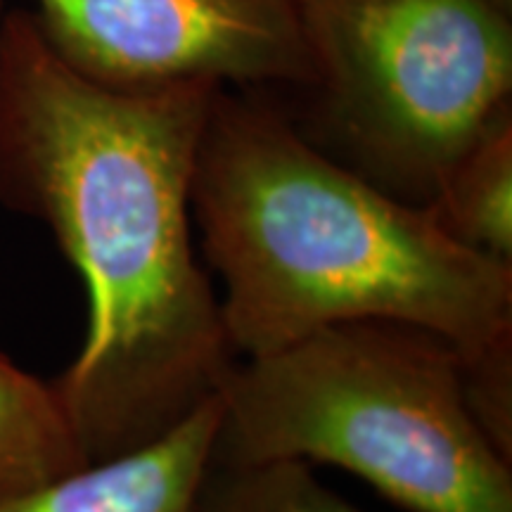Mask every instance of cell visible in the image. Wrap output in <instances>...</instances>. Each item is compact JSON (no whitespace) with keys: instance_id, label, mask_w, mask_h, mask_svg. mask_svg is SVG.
Listing matches in <instances>:
<instances>
[{"instance_id":"cell-5","label":"cell","mask_w":512,"mask_h":512,"mask_svg":"<svg viewBox=\"0 0 512 512\" xmlns=\"http://www.w3.org/2000/svg\"><path fill=\"white\" fill-rule=\"evenodd\" d=\"M48 46L121 91L214 83L299 88L309 57L297 0H34Z\"/></svg>"},{"instance_id":"cell-9","label":"cell","mask_w":512,"mask_h":512,"mask_svg":"<svg viewBox=\"0 0 512 512\" xmlns=\"http://www.w3.org/2000/svg\"><path fill=\"white\" fill-rule=\"evenodd\" d=\"M197 512H361L299 460L211 465Z\"/></svg>"},{"instance_id":"cell-2","label":"cell","mask_w":512,"mask_h":512,"mask_svg":"<svg viewBox=\"0 0 512 512\" xmlns=\"http://www.w3.org/2000/svg\"><path fill=\"white\" fill-rule=\"evenodd\" d=\"M190 202L235 356L349 320L418 325L460 351L482 418L512 420V264L358 176L252 91H216Z\"/></svg>"},{"instance_id":"cell-7","label":"cell","mask_w":512,"mask_h":512,"mask_svg":"<svg viewBox=\"0 0 512 512\" xmlns=\"http://www.w3.org/2000/svg\"><path fill=\"white\" fill-rule=\"evenodd\" d=\"M88 463L55 384L29 375L0 351V501Z\"/></svg>"},{"instance_id":"cell-10","label":"cell","mask_w":512,"mask_h":512,"mask_svg":"<svg viewBox=\"0 0 512 512\" xmlns=\"http://www.w3.org/2000/svg\"><path fill=\"white\" fill-rule=\"evenodd\" d=\"M3 15H5V8H3V0H0V22H3Z\"/></svg>"},{"instance_id":"cell-3","label":"cell","mask_w":512,"mask_h":512,"mask_svg":"<svg viewBox=\"0 0 512 512\" xmlns=\"http://www.w3.org/2000/svg\"><path fill=\"white\" fill-rule=\"evenodd\" d=\"M219 403L216 465H335L408 512H512V456L479 418L460 351L432 330L328 325L238 358Z\"/></svg>"},{"instance_id":"cell-6","label":"cell","mask_w":512,"mask_h":512,"mask_svg":"<svg viewBox=\"0 0 512 512\" xmlns=\"http://www.w3.org/2000/svg\"><path fill=\"white\" fill-rule=\"evenodd\" d=\"M219 425L216 394L150 444L3 498L0 512H197Z\"/></svg>"},{"instance_id":"cell-8","label":"cell","mask_w":512,"mask_h":512,"mask_svg":"<svg viewBox=\"0 0 512 512\" xmlns=\"http://www.w3.org/2000/svg\"><path fill=\"white\" fill-rule=\"evenodd\" d=\"M427 209L448 235L512 264V112L453 164Z\"/></svg>"},{"instance_id":"cell-4","label":"cell","mask_w":512,"mask_h":512,"mask_svg":"<svg viewBox=\"0 0 512 512\" xmlns=\"http://www.w3.org/2000/svg\"><path fill=\"white\" fill-rule=\"evenodd\" d=\"M313 145L427 207L512 112V0H297Z\"/></svg>"},{"instance_id":"cell-1","label":"cell","mask_w":512,"mask_h":512,"mask_svg":"<svg viewBox=\"0 0 512 512\" xmlns=\"http://www.w3.org/2000/svg\"><path fill=\"white\" fill-rule=\"evenodd\" d=\"M219 88L102 86L31 10L0 22V204L46 223L86 287V339L53 384L91 463L174 430L238 363L190 202Z\"/></svg>"}]
</instances>
